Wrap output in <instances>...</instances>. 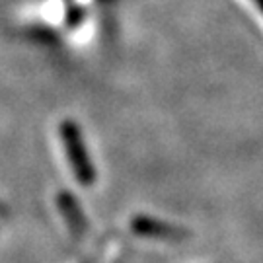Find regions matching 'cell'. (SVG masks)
Here are the masks:
<instances>
[{
	"mask_svg": "<svg viewBox=\"0 0 263 263\" xmlns=\"http://www.w3.org/2000/svg\"><path fill=\"white\" fill-rule=\"evenodd\" d=\"M61 139H63V144H65L68 162H70V166L74 170L76 179L82 185L94 183L96 170L92 166L90 156H88V151H86V144L82 141L78 125L74 121H68V119L63 121V125H61Z\"/></svg>",
	"mask_w": 263,
	"mask_h": 263,
	"instance_id": "obj_1",
	"label": "cell"
},
{
	"mask_svg": "<svg viewBox=\"0 0 263 263\" xmlns=\"http://www.w3.org/2000/svg\"><path fill=\"white\" fill-rule=\"evenodd\" d=\"M57 205H59V211H61V215L65 216L66 224L70 226V230L74 232L76 236H80L82 232L86 230V218L82 215V209L78 205V201H76L74 195H70V193H59V197H57Z\"/></svg>",
	"mask_w": 263,
	"mask_h": 263,
	"instance_id": "obj_2",
	"label": "cell"
},
{
	"mask_svg": "<svg viewBox=\"0 0 263 263\" xmlns=\"http://www.w3.org/2000/svg\"><path fill=\"white\" fill-rule=\"evenodd\" d=\"M133 230L141 236H151V238H166V240H179L181 238V230L176 226L164 224L160 220L148 218V216H137L131 222Z\"/></svg>",
	"mask_w": 263,
	"mask_h": 263,
	"instance_id": "obj_3",
	"label": "cell"
},
{
	"mask_svg": "<svg viewBox=\"0 0 263 263\" xmlns=\"http://www.w3.org/2000/svg\"><path fill=\"white\" fill-rule=\"evenodd\" d=\"M80 20H82V10L78 8V6H72V8L66 12V24L68 26H76Z\"/></svg>",
	"mask_w": 263,
	"mask_h": 263,
	"instance_id": "obj_4",
	"label": "cell"
},
{
	"mask_svg": "<svg viewBox=\"0 0 263 263\" xmlns=\"http://www.w3.org/2000/svg\"><path fill=\"white\" fill-rule=\"evenodd\" d=\"M255 4H257V6L261 8V12H263V0H255Z\"/></svg>",
	"mask_w": 263,
	"mask_h": 263,
	"instance_id": "obj_5",
	"label": "cell"
}]
</instances>
